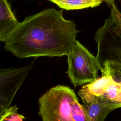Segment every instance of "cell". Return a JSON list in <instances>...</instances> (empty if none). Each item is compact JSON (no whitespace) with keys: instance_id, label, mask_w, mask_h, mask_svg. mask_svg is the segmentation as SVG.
I'll use <instances>...</instances> for the list:
<instances>
[{"instance_id":"1","label":"cell","mask_w":121,"mask_h":121,"mask_svg":"<svg viewBox=\"0 0 121 121\" xmlns=\"http://www.w3.org/2000/svg\"><path fill=\"white\" fill-rule=\"evenodd\" d=\"M74 21L62 10L45 9L18 22L4 42V49L19 58L68 56L77 40Z\"/></svg>"},{"instance_id":"2","label":"cell","mask_w":121,"mask_h":121,"mask_svg":"<svg viewBox=\"0 0 121 121\" xmlns=\"http://www.w3.org/2000/svg\"><path fill=\"white\" fill-rule=\"evenodd\" d=\"M111 12L104 24L95 32L96 58L102 75L111 72L121 73V12L114 0L110 4Z\"/></svg>"},{"instance_id":"3","label":"cell","mask_w":121,"mask_h":121,"mask_svg":"<svg viewBox=\"0 0 121 121\" xmlns=\"http://www.w3.org/2000/svg\"><path fill=\"white\" fill-rule=\"evenodd\" d=\"M38 114L42 121H89L83 105L74 91L63 85L47 90L39 99Z\"/></svg>"},{"instance_id":"4","label":"cell","mask_w":121,"mask_h":121,"mask_svg":"<svg viewBox=\"0 0 121 121\" xmlns=\"http://www.w3.org/2000/svg\"><path fill=\"white\" fill-rule=\"evenodd\" d=\"M67 57L66 72L75 87L92 82L98 78V71L101 68L96 57L78 41Z\"/></svg>"},{"instance_id":"5","label":"cell","mask_w":121,"mask_h":121,"mask_svg":"<svg viewBox=\"0 0 121 121\" xmlns=\"http://www.w3.org/2000/svg\"><path fill=\"white\" fill-rule=\"evenodd\" d=\"M33 62L20 68H0V118L13 99L32 68Z\"/></svg>"},{"instance_id":"6","label":"cell","mask_w":121,"mask_h":121,"mask_svg":"<svg viewBox=\"0 0 121 121\" xmlns=\"http://www.w3.org/2000/svg\"><path fill=\"white\" fill-rule=\"evenodd\" d=\"M89 121H104L113 110L121 107L120 104L107 99L99 98L88 103L84 104Z\"/></svg>"},{"instance_id":"7","label":"cell","mask_w":121,"mask_h":121,"mask_svg":"<svg viewBox=\"0 0 121 121\" xmlns=\"http://www.w3.org/2000/svg\"><path fill=\"white\" fill-rule=\"evenodd\" d=\"M18 23L7 0H0V41L4 42Z\"/></svg>"},{"instance_id":"8","label":"cell","mask_w":121,"mask_h":121,"mask_svg":"<svg viewBox=\"0 0 121 121\" xmlns=\"http://www.w3.org/2000/svg\"><path fill=\"white\" fill-rule=\"evenodd\" d=\"M66 10H75L94 8L104 2L108 4L114 0H48Z\"/></svg>"},{"instance_id":"9","label":"cell","mask_w":121,"mask_h":121,"mask_svg":"<svg viewBox=\"0 0 121 121\" xmlns=\"http://www.w3.org/2000/svg\"><path fill=\"white\" fill-rule=\"evenodd\" d=\"M18 107L16 105L9 107L2 114L0 121H23L25 117L17 112Z\"/></svg>"},{"instance_id":"10","label":"cell","mask_w":121,"mask_h":121,"mask_svg":"<svg viewBox=\"0 0 121 121\" xmlns=\"http://www.w3.org/2000/svg\"><path fill=\"white\" fill-rule=\"evenodd\" d=\"M105 75H110L114 80L117 82H121V73L118 72H111Z\"/></svg>"},{"instance_id":"11","label":"cell","mask_w":121,"mask_h":121,"mask_svg":"<svg viewBox=\"0 0 121 121\" xmlns=\"http://www.w3.org/2000/svg\"><path fill=\"white\" fill-rule=\"evenodd\" d=\"M121 84V86H120V88H121V82H119Z\"/></svg>"}]
</instances>
